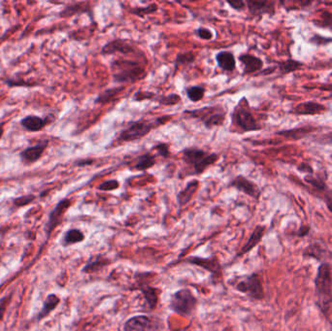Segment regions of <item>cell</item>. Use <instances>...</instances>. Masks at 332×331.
I'll return each instance as SVG.
<instances>
[{
	"label": "cell",
	"mask_w": 332,
	"mask_h": 331,
	"mask_svg": "<svg viewBox=\"0 0 332 331\" xmlns=\"http://www.w3.org/2000/svg\"><path fill=\"white\" fill-rule=\"evenodd\" d=\"M147 59H131L120 57L111 62L113 82L121 85L134 83L147 76Z\"/></svg>",
	"instance_id": "6da1fadb"
},
{
	"label": "cell",
	"mask_w": 332,
	"mask_h": 331,
	"mask_svg": "<svg viewBox=\"0 0 332 331\" xmlns=\"http://www.w3.org/2000/svg\"><path fill=\"white\" fill-rule=\"evenodd\" d=\"M220 160L217 153H208L196 147H188L182 151V161L191 168L190 175H201Z\"/></svg>",
	"instance_id": "7a4b0ae2"
},
{
	"label": "cell",
	"mask_w": 332,
	"mask_h": 331,
	"mask_svg": "<svg viewBox=\"0 0 332 331\" xmlns=\"http://www.w3.org/2000/svg\"><path fill=\"white\" fill-rule=\"evenodd\" d=\"M315 284L317 304L325 314H328L332 304V268L329 263L321 264Z\"/></svg>",
	"instance_id": "3957f363"
},
{
	"label": "cell",
	"mask_w": 332,
	"mask_h": 331,
	"mask_svg": "<svg viewBox=\"0 0 332 331\" xmlns=\"http://www.w3.org/2000/svg\"><path fill=\"white\" fill-rule=\"evenodd\" d=\"M184 115L201 122L209 130L222 126L226 120V112L221 105H213L195 110H187L184 112Z\"/></svg>",
	"instance_id": "277c9868"
},
{
	"label": "cell",
	"mask_w": 332,
	"mask_h": 331,
	"mask_svg": "<svg viewBox=\"0 0 332 331\" xmlns=\"http://www.w3.org/2000/svg\"><path fill=\"white\" fill-rule=\"evenodd\" d=\"M171 120V116H163L157 119L155 122H146V121H137L126 126L122 130L119 136V141L121 142H134L138 141L145 136H147L154 128L166 124Z\"/></svg>",
	"instance_id": "5b68a950"
},
{
	"label": "cell",
	"mask_w": 332,
	"mask_h": 331,
	"mask_svg": "<svg viewBox=\"0 0 332 331\" xmlns=\"http://www.w3.org/2000/svg\"><path fill=\"white\" fill-rule=\"evenodd\" d=\"M231 123L241 133L261 129V126L250 112L247 99L245 97L242 98L241 101L234 107L231 114Z\"/></svg>",
	"instance_id": "8992f818"
},
{
	"label": "cell",
	"mask_w": 332,
	"mask_h": 331,
	"mask_svg": "<svg viewBox=\"0 0 332 331\" xmlns=\"http://www.w3.org/2000/svg\"><path fill=\"white\" fill-rule=\"evenodd\" d=\"M197 298L189 289L177 290L171 295L169 309L183 317H191L195 312Z\"/></svg>",
	"instance_id": "52a82bcc"
},
{
	"label": "cell",
	"mask_w": 332,
	"mask_h": 331,
	"mask_svg": "<svg viewBox=\"0 0 332 331\" xmlns=\"http://www.w3.org/2000/svg\"><path fill=\"white\" fill-rule=\"evenodd\" d=\"M235 288L239 292L246 294L249 298L254 300H261L264 297L262 283L257 274H251L244 277L237 283Z\"/></svg>",
	"instance_id": "ba28073f"
},
{
	"label": "cell",
	"mask_w": 332,
	"mask_h": 331,
	"mask_svg": "<svg viewBox=\"0 0 332 331\" xmlns=\"http://www.w3.org/2000/svg\"><path fill=\"white\" fill-rule=\"evenodd\" d=\"M101 54L106 55L123 54L125 55L145 56L144 53H142L133 43L125 39H116L113 41L108 42L102 47Z\"/></svg>",
	"instance_id": "9c48e42d"
},
{
	"label": "cell",
	"mask_w": 332,
	"mask_h": 331,
	"mask_svg": "<svg viewBox=\"0 0 332 331\" xmlns=\"http://www.w3.org/2000/svg\"><path fill=\"white\" fill-rule=\"evenodd\" d=\"M124 331H160V323L146 315L134 316L125 322Z\"/></svg>",
	"instance_id": "30bf717a"
},
{
	"label": "cell",
	"mask_w": 332,
	"mask_h": 331,
	"mask_svg": "<svg viewBox=\"0 0 332 331\" xmlns=\"http://www.w3.org/2000/svg\"><path fill=\"white\" fill-rule=\"evenodd\" d=\"M184 261L202 267L208 271L214 280H221L222 278V269L221 265L219 261L218 258L216 257H201V256H188L187 258L184 259Z\"/></svg>",
	"instance_id": "8fae6325"
},
{
	"label": "cell",
	"mask_w": 332,
	"mask_h": 331,
	"mask_svg": "<svg viewBox=\"0 0 332 331\" xmlns=\"http://www.w3.org/2000/svg\"><path fill=\"white\" fill-rule=\"evenodd\" d=\"M228 188H234L240 193L247 194L249 197L258 199L260 196V190L258 187L243 175H238L228 184Z\"/></svg>",
	"instance_id": "7c38bea8"
},
{
	"label": "cell",
	"mask_w": 332,
	"mask_h": 331,
	"mask_svg": "<svg viewBox=\"0 0 332 331\" xmlns=\"http://www.w3.org/2000/svg\"><path fill=\"white\" fill-rule=\"evenodd\" d=\"M71 201L69 199H62L61 201L58 202V204L55 206V208L52 211L50 214L49 221L47 223V231L50 233L53 229H55L61 221L62 217L64 213L67 211V209L70 207Z\"/></svg>",
	"instance_id": "4fadbf2b"
},
{
	"label": "cell",
	"mask_w": 332,
	"mask_h": 331,
	"mask_svg": "<svg viewBox=\"0 0 332 331\" xmlns=\"http://www.w3.org/2000/svg\"><path fill=\"white\" fill-rule=\"evenodd\" d=\"M274 2L271 1H253L249 0L246 2L249 14L252 17H261L262 15L273 16L275 14Z\"/></svg>",
	"instance_id": "5bb4252c"
},
{
	"label": "cell",
	"mask_w": 332,
	"mask_h": 331,
	"mask_svg": "<svg viewBox=\"0 0 332 331\" xmlns=\"http://www.w3.org/2000/svg\"><path fill=\"white\" fill-rule=\"evenodd\" d=\"M48 143H49L48 140H44V141L39 142L38 144H36L34 146H31V147L25 149L20 155L22 161L25 164H33V163L37 162L41 158L44 151L46 150Z\"/></svg>",
	"instance_id": "9a60e30c"
},
{
	"label": "cell",
	"mask_w": 332,
	"mask_h": 331,
	"mask_svg": "<svg viewBox=\"0 0 332 331\" xmlns=\"http://www.w3.org/2000/svg\"><path fill=\"white\" fill-rule=\"evenodd\" d=\"M238 59L243 65V74L249 75L255 72H258L263 67V61L261 58L249 55V54H242L239 55Z\"/></svg>",
	"instance_id": "2e32d148"
},
{
	"label": "cell",
	"mask_w": 332,
	"mask_h": 331,
	"mask_svg": "<svg viewBox=\"0 0 332 331\" xmlns=\"http://www.w3.org/2000/svg\"><path fill=\"white\" fill-rule=\"evenodd\" d=\"M199 188V182L197 180H192L190 181L185 189L180 191L177 194V202L179 207H185L190 203L195 193L197 192Z\"/></svg>",
	"instance_id": "e0dca14e"
},
{
	"label": "cell",
	"mask_w": 332,
	"mask_h": 331,
	"mask_svg": "<svg viewBox=\"0 0 332 331\" xmlns=\"http://www.w3.org/2000/svg\"><path fill=\"white\" fill-rule=\"evenodd\" d=\"M218 66L225 72H233L236 68V59L234 55L228 51H221L216 55Z\"/></svg>",
	"instance_id": "ac0fdd59"
},
{
	"label": "cell",
	"mask_w": 332,
	"mask_h": 331,
	"mask_svg": "<svg viewBox=\"0 0 332 331\" xmlns=\"http://www.w3.org/2000/svg\"><path fill=\"white\" fill-rule=\"evenodd\" d=\"M265 229H266V227L264 225H257V226H255V228L253 229L251 235L249 236L248 242L244 245L243 248L239 250V252L237 253L236 257H239V256H242V255L248 253L249 250H251L252 248H254L261 241V239H262V237L264 235Z\"/></svg>",
	"instance_id": "d6986e66"
},
{
	"label": "cell",
	"mask_w": 332,
	"mask_h": 331,
	"mask_svg": "<svg viewBox=\"0 0 332 331\" xmlns=\"http://www.w3.org/2000/svg\"><path fill=\"white\" fill-rule=\"evenodd\" d=\"M327 108L318 102L307 101L299 103L293 110V113L296 115H317L322 112H325Z\"/></svg>",
	"instance_id": "ffe728a7"
},
{
	"label": "cell",
	"mask_w": 332,
	"mask_h": 331,
	"mask_svg": "<svg viewBox=\"0 0 332 331\" xmlns=\"http://www.w3.org/2000/svg\"><path fill=\"white\" fill-rule=\"evenodd\" d=\"M110 263L111 260L109 258H107L102 254H98L95 255L93 258L89 259V261L83 266V272L87 274L99 272L103 270L106 266H108Z\"/></svg>",
	"instance_id": "44dd1931"
},
{
	"label": "cell",
	"mask_w": 332,
	"mask_h": 331,
	"mask_svg": "<svg viewBox=\"0 0 332 331\" xmlns=\"http://www.w3.org/2000/svg\"><path fill=\"white\" fill-rule=\"evenodd\" d=\"M144 295L146 302L148 303L151 310H155L159 304V291L160 290L154 287L143 285L138 288Z\"/></svg>",
	"instance_id": "7402d4cb"
},
{
	"label": "cell",
	"mask_w": 332,
	"mask_h": 331,
	"mask_svg": "<svg viewBox=\"0 0 332 331\" xmlns=\"http://www.w3.org/2000/svg\"><path fill=\"white\" fill-rule=\"evenodd\" d=\"M48 124V121L46 119H42L37 116H28L25 119L21 121L22 126L31 132L39 131L42 128H44Z\"/></svg>",
	"instance_id": "603a6c76"
},
{
	"label": "cell",
	"mask_w": 332,
	"mask_h": 331,
	"mask_svg": "<svg viewBox=\"0 0 332 331\" xmlns=\"http://www.w3.org/2000/svg\"><path fill=\"white\" fill-rule=\"evenodd\" d=\"M312 130V127L310 126H303V127H296L293 129H290V130H283V131H278L277 135L283 136L287 139H291V140H298L301 138H304L305 136H307L310 131Z\"/></svg>",
	"instance_id": "cb8c5ba5"
},
{
	"label": "cell",
	"mask_w": 332,
	"mask_h": 331,
	"mask_svg": "<svg viewBox=\"0 0 332 331\" xmlns=\"http://www.w3.org/2000/svg\"><path fill=\"white\" fill-rule=\"evenodd\" d=\"M157 165V158L156 156L146 153L144 155H141L137 160L133 166V168L137 171H146Z\"/></svg>",
	"instance_id": "d4e9b609"
},
{
	"label": "cell",
	"mask_w": 332,
	"mask_h": 331,
	"mask_svg": "<svg viewBox=\"0 0 332 331\" xmlns=\"http://www.w3.org/2000/svg\"><path fill=\"white\" fill-rule=\"evenodd\" d=\"M125 89V85H118L111 88H108L101 92L98 97L95 99V103L97 104H105L110 101H112L120 92H122Z\"/></svg>",
	"instance_id": "484cf974"
},
{
	"label": "cell",
	"mask_w": 332,
	"mask_h": 331,
	"mask_svg": "<svg viewBox=\"0 0 332 331\" xmlns=\"http://www.w3.org/2000/svg\"><path fill=\"white\" fill-rule=\"evenodd\" d=\"M196 56L193 52H185V53H180L177 55L175 62H174V66L175 69L178 70V68L180 66H188L192 63L194 62Z\"/></svg>",
	"instance_id": "4316f807"
},
{
	"label": "cell",
	"mask_w": 332,
	"mask_h": 331,
	"mask_svg": "<svg viewBox=\"0 0 332 331\" xmlns=\"http://www.w3.org/2000/svg\"><path fill=\"white\" fill-rule=\"evenodd\" d=\"M158 10H159V6L156 3H152V4H149L148 6H144V7L131 8V9L128 10V12L132 15L137 16V17L144 18L147 15H151V14L158 12Z\"/></svg>",
	"instance_id": "83f0119b"
},
{
	"label": "cell",
	"mask_w": 332,
	"mask_h": 331,
	"mask_svg": "<svg viewBox=\"0 0 332 331\" xmlns=\"http://www.w3.org/2000/svg\"><path fill=\"white\" fill-rule=\"evenodd\" d=\"M84 240V235L83 232L79 229H70L64 235V244L65 246L77 244L83 242Z\"/></svg>",
	"instance_id": "f1b7e54d"
},
{
	"label": "cell",
	"mask_w": 332,
	"mask_h": 331,
	"mask_svg": "<svg viewBox=\"0 0 332 331\" xmlns=\"http://www.w3.org/2000/svg\"><path fill=\"white\" fill-rule=\"evenodd\" d=\"M59 303V298L55 295V294H51L47 297L46 301L44 302V305H43V309H42L40 314H39V319L41 318H44L45 316L49 315L56 306L57 304Z\"/></svg>",
	"instance_id": "f546056e"
},
{
	"label": "cell",
	"mask_w": 332,
	"mask_h": 331,
	"mask_svg": "<svg viewBox=\"0 0 332 331\" xmlns=\"http://www.w3.org/2000/svg\"><path fill=\"white\" fill-rule=\"evenodd\" d=\"M186 93H187L188 98L192 102L195 103V102H198L201 99H203V97L205 95V88L203 86H199V85H193V86H190V87L187 88Z\"/></svg>",
	"instance_id": "4dcf8cb0"
},
{
	"label": "cell",
	"mask_w": 332,
	"mask_h": 331,
	"mask_svg": "<svg viewBox=\"0 0 332 331\" xmlns=\"http://www.w3.org/2000/svg\"><path fill=\"white\" fill-rule=\"evenodd\" d=\"M84 3H76L72 4L70 6H67L61 13V17H71L75 15L76 13H88L89 12V7L84 6Z\"/></svg>",
	"instance_id": "1f68e13d"
},
{
	"label": "cell",
	"mask_w": 332,
	"mask_h": 331,
	"mask_svg": "<svg viewBox=\"0 0 332 331\" xmlns=\"http://www.w3.org/2000/svg\"><path fill=\"white\" fill-rule=\"evenodd\" d=\"M304 181L320 193H324L328 189L327 184L320 177H315L314 175H306Z\"/></svg>",
	"instance_id": "d6a6232c"
},
{
	"label": "cell",
	"mask_w": 332,
	"mask_h": 331,
	"mask_svg": "<svg viewBox=\"0 0 332 331\" xmlns=\"http://www.w3.org/2000/svg\"><path fill=\"white\" fill-rule=\"evenodd\" d=\"M302 62L297 61V60H292V59H289L287 61L284 62H280L279 63V69L283 74H289L291 73L295 70H297L298 68H300L302 66Z\"/></svg>",
	"instance_id": "836d02e7"
},
{
	"label": "cell",
	"mask_w": 332,
	"mask_h": 331,
	"mask_svg": "<svg viewBox=\"0 0 332 331\" xmlns=\"http://www.w3.org/2000/svg\"><path fill=\"white\" fill-rule=\"evenodd\" d=\"M158 102L163 106H174L181 102V96L176 93L162 95L158 97Z\"/></svg>",
	"instance_id": "e575fe53"
},
{
	"label": "cell",
	"mask_w": 332,
	"mask_h": 331,
	"mask_svg": "<svg viewBox=\"0 0 332 331\" xmlns=\"http://www.w3.org/2000/svg\"><path fill=\"white\" fill-rule=\"evenodd\" d=\"M325 252H326L325 249L322 248L319 244H313L305 249L304 255L305 256L308 255V256H311V257H315L317 259H321L323 257V255L325 254Z\"/></svg>",
	"instance_id": "d590c367"
},
{
	"label": "cell",
	"mask_w": 332,
	"mask_h": 331,
	"mask_svg": "<svg viewBox=\"0 0 332 331\" xmlns=\"http://www.w3.org/2000/svg\"><path fill=\"white\" fill-rule=\"evenodd\" d=\"M119 188H120V183L118 180H115V179L105 181L97 187V189L102 192H112V191L118 190Z\"/></svg>",
	"instance_id": "8d00e7d4"
},
{
	"label": "cell",
	"mask_w": 332,
	"mask_h": 331,
	"mask_svg": "<svg viewBox=\"0 0 332 331\" xmlns=\"http://www.w3.org/2000/svg\"><path fill=\"white\" fill-rule=\"evenodd\" d=\"M153 150L158 153L159 156L163 158H169L171 153H170V146L167 143H158L153 147Z\"/></svg>",
	"instance_id": "74e56055"
},
{
	"label": "cell",
	"mask_w": 332,
	"mask_h": 331,
	"mask_svg": "<svg viewBox=\"0 0 332 331\" xmlns=\"http://www.w3.org/2000/svg\"><path fill=\"white\" fill-rule=\"evenodd\" d=\"M133 99L135 101H143V100H153L157 99V94L152 91H137L133 95Z\"/></svg>",
	"instance_id": "f35d334b"
},
{
	"label": "cell",
	"mask_w": 332,
	"mask_h": 331,
	"mask_svg": "<svg viewBox=\"0 0 332 331\" xmlns=\"http://www.w3.org/2000/svg\"><path fill=\"white\" fill-rule=\"evenodd\" d=\"M196 35L202 40H211L213 38V32L206 28H199L195 30Z\"/></svg>",
	"instance_id": "ab89813d"
},
{
	"label": "cell",
	"mask_w": 332,
	"mask_h": 331,
	"mask_svg": "<svg viewBox=\"0 0 332 331\" xmlns=\"http://www.w3.org/2000/svg\"><path fill=\"white\" fill-rule=\"evenodd\" d=\"M34 198H35V196L32 195V194L24 195V196H21V197L15 199L14 203H15V205H17V206H25V205L30 203L31 201H33Z\"/></svg>",
	"instance_id": "60d3db41"
},
{
	"label": "cell",
	"mask_w": 332,
	"mask_h": 331,
	"mask_svg": "<svg viewBox=\"0 0 332 331\" xmlns=\"http://www.w3.org/2000/svg\"><path fill=\"white\" fill-rule=\"evenodd\" d=\"M226 3L235 11L237 12H242L245 10V7H246V2L242 1V0H234V1H230V0H227Z\"/></svg>",
	"instance_id": "b9f144b4"
},
{
	"label": "cell",
	"mask_w": 332,
	"mask_h": 331,
	"mask_svg": "<svg viewBox=\"0 0 332 331\" xmlns=\"http://www.w3.org/2000/svg\"><path fill=\"white\" fill-rule=\"evenodd\" d=\"M311 42L315 43L317 45H324V44H328V43L332 42V38H325V37H322L320 35H315L314 37L311 38Z\"/></svg>",
	"instance_id": "7bdbcfd3"
},
{
	"label": "cell",
	"mask_w": 332,
	"mask_h": 331,
	"mask_svg": "<svg viewBox=\"0 0 332 331\" xmlns=\"http://www.w3.org/2000/svg\"><path fill=\"white\" fill-rule=\"evenodd\" d=\"M325 200L327 203V206L330 209V211L332 213V191L327 189L325 192Z\"/></svg>",
	"instance_id": "ee69618b"
},
{
	"label": "cell",
	"mask_w": 332,
	"mask_h": 331,
	"mask_svg": "<svg viewBox=\"0 0 332 331\" xmlns=\"http://www.w3.org/2000/svg\"><path fill=\"white\" fill-rule=\"evenodd\" d=\"M298 170L300 172H304V173H308V175H313L314 174V170L312 168V166L308 164H300V166H298Z\"/></svg>",
	"instance_id": "f6af8a7d"
},
{
	"label": "cell",
	"mask_w": 332,
	"mask_h": 331,
	"mask_svg": "<svg viewBox=\"0 0 332 331\" xmlns=\"http://www.w3.org/2000/svg\"><path fill=\"white\" fill-rule=\"evenodd\" d=\"M322 18L324 19V22L327 25H330L331 23H332V15L331 13H329V12L324 13V15L322 16Z\"/></svg>",
	"instance_id": "bcb514c9"
},
{
	"label": "cell",
	"mask_w": 332,
	"mask_h": 331,
	"mask_svg": "<svg viewBox=\"0 0 332 331\" xmlns=\"http://www.w3.org/2000/svg\"><path fill=\"white\" fill-rule=\"evenodd\" d=\"M93 161L92 160H83V161H79L76 163V165L78 166H90L92 165Z\"/></svg>",
	"instance_id": "7dc6e473"
},
{
	"label": "cell",
	"mask_w": 332,
	"mask_h": 331,
	"mask_svg": "<svg viewBox=\"0 0 332 331\" xmlns=\"http://www.w3.org/2000/svg\"><path fill=\"white\" fill-rule=\"evenodd\" d=\"M308 232H309V227H308V226H306V227L303 226V227L300 228L298 235H299V236H305V235L308 234Z\"/></svg>",
	"instance_id": "c3c4849f"
},
{
	"label": "cell",
	"mask_w": 332,
	"mask_h": 331,
	"mask_svg": "<svg viewBox=\"0 0 332 331\" xmlns=\"http://www.w3.org/2000/svg\"><path fill=\"white\" fill-rule=\"evenodd\" d=\"M6 300H4L2 303H1V306H0V321L1 319L3 318V315H4V312H5V309H6Z\"/></svg>",
	"instance_id": "681fc988"
},
{
	"label": "cell",
	"mask_w": 332,
	"mask_h": 331,
	"mask_svg": "<svg viewBox=\"0 0 332 331\" xmlns=\"http://www.w3.org/2000/svg\"><path fill=\"white\" fill-rule=\"evenodd\" d=\"M324 139H325V142H332V132L325 135Z\"/></svg>",
	"instance_id": "f907efd6"
},
{
	"label": "cell",
	"mask_w": 332,
	"mask_h": 331,
	"mask_svg": "<svg viewBox=\"0 0 332 331\" xmlns=\"http://www.w3.org/2000/svg\"><path fill=\"white\" fill-rule=\"evenodd\" d=\"M3 132H4V124H0V139L3 135Z\"/></svg>",
	"instance_id": "816d5d0a"
}]
</instances>
